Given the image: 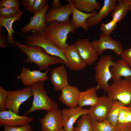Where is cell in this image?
I'll return each mask as SVG.
<instances>
[{
    "instance_id": "18",
    "label": "cell",
    "mask_w": 131,
    "mask_h": 131,
    "mask_svg": "<svg viewBox=\"0 0 131 131\" xmlns=\"http://www.w3.org/2000/svg\"><path fill=\"white\" fill-rule=\"evenodd\" d=\"M72 14V7L69 3L58 8H52L46 14L45 22L47 24L53 21L60 22H67L69 21V16Z\"/></svg>"
},
{
    "instance_id": "7",
    "label": "cell",
    "mask_w": 131,
    "mask_h": 131,
    "mask_svg": "<svg viewBox=\"0 0 131 131\" xmlns=\"http://www.w3.org/2000/svg\"><path fill=\"white\" fill-rule=\"evenodd\" d=\"M114 101L107 96L104 94L99 97L97 103L90 107L87 115L91 119L99 122L106 119Z\"/></svg>"
},
{
    "instance_id": "15",
    "label": "cell",
    "mask_w": 131,
    "mask_h": 131,
    "mask_svg": "<svg viewBox=\"0 0 131 131\" xmlns=\"http://www.w3.org/2000/svg\"><path fill=\"white\" fill-rule=\"evenodd\" d=\"M61 111L63 128L66 131H73L74 124L77 119L83 115H88V109L79 106L62 109Z\"/></svg>"
},
{
    "instance_id": "6",
    "label": "cell",
    "mask_w": 131,
    "mask_h": 131,
    "mask_svg": "<svg viewBox=\"0 0 131 131\" xmlns=\"http://www.w3.org/2000/svg\"><path fill=\"white\" fill-rule=\"evenodd\" d=\"M106 92L107 96L114 101L117 100L128 105L131 100V77L113 82Z\"/></svg>"
},
{
    "instance_id": "40",
    "label": "cell",
    "mask_w": 131,
    "mask_h": 131,
    "mask_svg": "<svg viewBox=\"0 0 131 131\" xmlns=\"http://www.w3.org/2000/svg\"><path fill=\"white\" fill-rule=\"evenodd\" d=\"M6 38L5 35L2 33H0V46L2 48L8 47L11 46H12L6 41Z\"/></svg>"
},
{
    "instance_id": "34",
    "label": "cell",
    "mask_w": 131,
    "mask_h": 131,
    "mask_svg": "<svg viewBox=\"0 0 131 131\" xmlns=\"http://www.w3.org/2000/svg\"><path fill=\"white\" fill-rule=\"evenodd\" d=\"M48 1L47 0H35L32 13L34 14L41 11L48 4Z\"/></svg>"
},
{
    "instance_id": "38",
    "label": "cell",
    "mask_w": 131,
    "mask_h": 131,
    "mask_svg": "<svg viewBox=\"0 0 131 131\" xmlns=\"http://www.w3.org/2000/svg\"><path fill=\"white\" fill-rule=\"evenodd\" d=\"M35 0H21V3L27 11L32 12V10Z\"/></svg>"
},
{
    "instance_id": "9",
    "label": "cell",
    "mask_w": 131,
    "mask_h": 131,
    "mask_svg": "<svg viewBox=\"0 0 131 131\" xmlns=\"http://www.w3.org/2000/svg\"><path fill=\"white\" fill-rule=\"evenodd\" d=\"M33 96L31 86L18 90H10L8 91L6 109H10L18 114L20 105Z\"/></svg>"
},
{
    "instance_id": "4",
    "label": "cell",
    "mask_w": 131,
    "mask_h": 131,
    "mask_svg": "<svg viewBox=\"0 0 131 131\" xmlns=\"http://www.w3.org/2000/svg\"><path fill=\"white\" fill-rule=\"evenodd\" d=\"M25 45L36 46L43 48L48 54L60 58L65 61V66L67 64L65 54V50L57 47L54 43L46 37L43 32L33 31L32 34L25 37Z\"/></svg>"
},
{
    "instance_id": "42",
    "label": "cell",
    "mask_w": 131,
    "mask_h": 131,
    "mask_svg": "<svg viewBox=\"0 0 131 131\" xmlns=\"http://www.w3.org/2000/svg\"><path fill=\"white\" fill-rule=\"evenodd\" d=\"M51 6L52 8H58L62 6L61 3L59 0H53Z\"/></svg>"
},
{
    "instance_id": "11",
    "label": "cell",
    "mask_w": 131,
    "mask_h": 131,
    "mask_svg": "<svg viewBox=\"0 0 131 131\" xmlns=\"http://www.w3.org/2000/svg\"><path fill=\"white\" fill-rule=\"evenodd\" d=\"M74 44L87 65H91L98 60V53L88 39H78Z\"/></svg>"
},
{
    "instance_id": "35",
    "label": "cell",
    "mask_w": 131,
    "mask_h": 131,
    "mask_svg": "<svg viewBox=\"0 0 131 131\" xmlns=\"http://www.w3.org/2000/svg\"><path fill=\"white\" fill-rule=\"evenodd\" d=\"M20 4L18 0H1L0 1V8H19Z\"/></svg>"
},
{
    "instance_id": "44",
    "label": "cell",
    "mask_w": 131,
    "mask_h": 131,
    "mask_svg": "<svg viewBox=\"0 0 131 131\" xmlns=\"http://www.w3.org/2000/svg\"><path fill=\"white\" fill-rule=\"evenodd\" d=\"M128 10H131V5L129 7Z\"/></svg>"
},
{
    "instance_id": "37",
    "label": "cell",
    "mask_w": 131,
    "mask_h": 131,
    "mask_svg": "<svg viewBox=\"0 0 131 131\" xmlns=\"http://www.w3.org/2000/svg\"><path fill=\"white\" fill-rule=\"evenodd\" d=\"M127 107V106L124 105L121 108L118 116L117 125H120L125 123Z\"/></svg>"
},
{
    "instance_id": "2",
    "label": "cell",
    "mask_w": 131,
    "mask_h": 131,
    "mask_svg": "<svg viewBox=\"0 0 131 131\" xmlns=\"http://www.w3.org/2000/svg\"><path fill=\"white\" fill-rule=\"evenodd\" d=\"M76 30L70 21L60 22L53 21L49 23L43 33L58 48L65 50L68 45L66 42L68 34L74 33Z\"/></svg>"
},
{
    "instance_id": "13",
    "label": "cell",
    "mask_w": 131,
    "mask_h": 131,
    "mask_svg": "<svg viewBox=\"0 0 131 131\" xmlns=\"http://www.w3.org/2000/svg\"><path fill=\"white\" fill-rule=\"evenodd\" d=\"M49 7L47 4L41 11L34 14L30 18L29 23L21 29V32L24 33H26L32 30L38 32H44L47 26L45 22V18Z\"/></svg>"
},
{
    "instance_id": "24",
    "label": "cell",
    "mask_w": 131,
    "mask_h": 131,
    "mask_svg": "<svg viewBox=\"0 0 131 131\" xmlns=\"http://www.w3.org/2000/svg\"><path fill=\"white\" fill-rule=\"evenodd\" d=\"M24 13V12L22 11L15 16L7 18L0 17V32L2 31V26H3L6 28L8 33V35L6 38V40L7 42L12 45V46L15 44L16 41L13 37V33H15L12 27L13 24L15 21H19Z\"/></svg>"
},
{
    "instance_id": "3",
    "label": "cell",
    "mask_w": 131,
    "mask_h": 131,
    "mask_svg": "<svg viewBox=\"0 0 131 131\" xmlns=\"http://www.w3.org/2000/svg\"><path fill=\"white\" fill-rule=\"evenodd\" d=\"M31 86L33 96L32 106L23 115L26 116L37 110H44L48 111L58 108V104L47 95L43 82H37Z\"/></svg>"
},
{
    "instance_id": "16",
    "label": "cell",
    "mask_w": 131,
    "mask_h": 131,
    "mask_svg": "<svg viewBox=\"0 0 131 131\" xmlns=\"http://www.w3.org/2000/svg\"><path fill=\"white\" fill-rule=\"evenodd\" d=\"M65 54L67 62L66 66L71 70L77 71L81 70L84 68L87 65L74 44H68L65 50Z\"/></svg>"
},
{
    "instance_id": "21",
    "label": "cell",
    "mask_w": 131,
    "mask_h": 131,
    "mask_svg": "<svg viewBox=\"0 0 131 131\" xmlns=\"http://www.w3.org/2000/svg\"><path fill=\"white\" fill-rule=\"evenodd\" d=\"M71 6L72 17L70 21L76 29L81 27L86 31L88 29L89 27L86 20L90 17L95 15L97 13L95 11L90 13H84L77 9L73 6L70 0H67Z\"/></svg>"
},
{
    "instance_id": "45",
    "label": "cell",
    "mask_w": 131,
    "mask_h": 131,
    "mask_svg": "<svg viewBox=\"0 0 131 131\" xmlns=\"http://www.w3.org/2000/svg\"><path fill=\"white\" fill-rule=\"evenodd\" d=\"M129 106H130V107H131V100L130 101V102L129 104V105H128Z\"/></svg>"
},
{
    "instance_id": "28",
    "label": "cell",
    "mask_w": 131,
    "mask_h": 131,
    "mask_svg": "<svg viewBox=\"0 0 131 131\" xmlns=\"http://www.w3.org/2000/svg\"><path fill=\"white\" fill-rule=\"evenodd\" d=\"M76 124L73 131H94L90 119L87 115L81 116L77 121Z\"/></svg>"
},
{
    "instance_id": "30",
    "label": "cell",
    "mask_w": 131,
    "mask_h": 131,
    "mask_svg": "<svg viewBox=\"0 0 131 131\" xmlns=\"http://www.w3.org/2000/svg\"><path fill=\"white\" fill-rule=\"evenodd\" d=\"M22 11L19 8H0V17L5 18L11 17Z\"/></svg>"
},
{
    "instance_id": "5",
    "label": "cell",
    "mask_w": 131,
    "mask_h": 131,
    "mask_svg": "<svg viewBox=\"0 0 131 131\" xmlns=\"http://www.w3.org/2000/svg\"><path fill=\"white\" fill-rule=\"evenodd\" d=\"M114 64L113 57L110 55L102 56L97 62L95 67V78L97 90L101 89L106 91L109 88L108 82L112 78L110 67Z\"/></svg>"
},
{
    "instance_id": "17",
    "label": "cell",
    "mask_w": 131,
    "mask_h": 131,
    "mask_svg": "<svg viewBox=\"0 0 131 131\" xmlns=\"http://www.w3.org/2000/svg\"><path fill=\"white\" fill-rule=\"evenodd\" d=\"M50 79L55 90H61L69 85L68 73L66 68L63 65L56 67L51 70Z\"/></svg>"
},
{
    "instance_id": "23",
    "label": "cell",
    "mask_w": 131,
    "mask_h": 131,
    "mask_svg": "<svg viewBox=\"0 0 131 131\" xmlns=\"http://www.w3.org/2000/svg\"><path fill=\"white\" fill-rule=\"evenodd\" d=\"M97 89L93 87L80 91L78 100V106L82 107L89 106H92L97 102L99 97L97 94Z\"/></svg>"
},
{
    "instance_id": "1",
    "label": "cell",
    "mask_w": 131,
    "mask_h": 131,
    "mask_svg": "<svg viewBox=\"0 0 131 131\" xmlns=\"http://www.w3.org/2000/svg\"><path fill=\"white\" fill-rule=\"evenodd\" d=\"M13 46L17 47L21 52L25 54L27 58L24 61L26 63H33L40 71L47 70L50 66L57 64H65L64 61L58 57L49 56L41 47L36 46H29L21 44L16 41Z\"/></svg>"
},
{
    "instance_id": "14",
    "label": "cell",
    "mask_w": 131,
    "mask_h": 131,
    "mask_svg": "<svg viewBox=\"0 0 131 131\" xmlns=\"http://www.w3.org/2000/svg\"><path fill=\"white\" fill-rule=\"evenodd\" d=\"M51 69L49 68L43 72L39 70L31 71L29 68L23 67L17 78L21 81L23 85L31 86L37 82L48 80L49 77L47 75Z\"/></svg>"
},
{
    "instance_id": "20",
    "label": "cell",
    "mask_w": 131,
    "mask_h": 131,
    "mask_svg": "<svg viewBox=\"0 0 131 131\" xmlns=\"http://www.w3.org/2000/svg\"><path fill=\"white\" fill-rule=\"evenodd\" d=\"M116 0H104L103 5L99 12L95 15L88 18L86 22L89 27H91L100 23L102 19L114 10L117 5Z\"/></svg>"
},
{
    "instance_id": "32",
    "label": "cell",
    "mask_w": 131,
    "mask_h": 131,
    "mask_svg": "<svg viewBox=\"0 0 131 131\" xmlns=\"http://www.w3.org/2000/svg\"><path fill=\"white\" fill-rule=\"evenodd\" d=\"M8 94V91H7L0 86V110H5L6 102Z\"/></svg>"
},
{
    "instance_id": "8",
    "label": "cell",
    "mask_w": 131,
    "mask_h": 131,
    "mask_svg": "<svg viewBox=\"0 0 131 131\" xmlns=\"http://www.w3.org/2000/svg\"><path fill=\"white\" fill-rule=\"evenodd\" d=\"M91 43L98 56L101 55L105 50H110L114 51L116 56H120L124 50L120 41L102 33L100 34L98 40H94Z\"/></svg>"
},
{
    "instance_id": "27",
    "label": "cell",
    "mask_w": 131,
    "mask_h": 131,
    "mask_svg": "<svg viewBox=\"0 0 131 131\" xmlns=\"http://www.w3.org/2000/svg\"><path fill=\"white\" fill-rule=\"evenodd\" d=\"M124 105L118 101H114L107 118L109 123L113 126L115 127L117 125L120 109Z\"/></svg>"
},
{
    "instance_id": "22",
    "label": "cell",
    "mask_w": 131,
    "mask_h": 131,
    "mask_svg": "<svg viewBox=\"0 0 131 131\" xmlns=\"http://www.w3.org/2000/svg\"><path fill=\"white\" fill-rule=\"evenodd\" d=\"M113 82L116 81L121 77H131V69L122 59L114 61V64L110 67Z\"/></svg>"
},
{
    "instance_id": "26",
    "label": "cell",
    "mask_w": 131,
    "mask_h": 131,
    "mask_svg": "<svg viewBox=\"0 0 131 131\" xmlns=\"http://www.w3.org/2000/svg\"><path fill=\"white\" fill-rule=\"evenodd\" d=\"M118 2L114 10L110 14L112 20L116 23L120 22L126 16L129 6L131 5V0H116Z\"/></svg>"
},
{
    "instance_id": "10",
    "label": "cell",
    "mask_w": 131,
    "mask_h": 131,
    "mask_svg": "<svg viewBox=\"0 0 131 131\" xmlns=\"http://www.w3.org/2000/svg\"><path fill=\"white\" fill-rule=\"evenodd\" d=\"M39 120L42 131H58L63 127L61 111L58 108L47 111Z\"/></svg>"
},
{
    "instance_id": "25",
    "label": "cell",
    "mask_w": 131,
    "mask_h": 131,
    "mask_svg": "<svg viewBox=\"0 0 131 131\" xmlns=\"http://www.w3.org/2000/svg\"><path fill=\"white\" fill-rule=\"evenodd\" d=\"M70 0L74 8L84 12L91 13L100 8V4L96 0Z\"/></svg>"
},
{
    "instance_id": "33",
    "label": "cell",
    "mask_w": 131,
    "mask_h": 131,
    "mask_svg": "<svg viewBox=\"0 0 131 131\" xmlns=\"http://www.w3.org/2000/svg\"><path fill=\"white\" fill-rule=\"evenodd\" d=\"M3 131H33L32 126L29 124L18 126H4Z\"/></svg>"
},
{
    "instance_id": "41",
    "label": "cell",
    "mask_w": 131,
    "mask_h": 131,
    "mask_svg": "<svg viewBox=\"0 0 131 131\" xmlns=\"http://www.w3.org/2000/svg\"><path fill=\"white\" fill-rule=\"evenodd\" d=\"M131 123V107L127 106L126 114L125 123Z\"/></svg>"
},
{
    "instance_id": "39",
    "label": "cell",
    "mask_w": 131,
    "mask_h": 131,
    "mask_svg": "<svg viewBox=\"0 0 131 131\" xmlns=\"http://www.w3.org/2000/svg\"><path fill=\"white\" fill-rule=\"evenodd\" d=\"M114 131H131V123L117 125Z\"/></svg>"
},
{
    "instance_id": "29",
    "label": "cell",
    "mask_w": 131,
    "mask_h": 131,
    "mask_svg": "<svg viewBox=\"0 0 131 131\" xmlns=\"http://www.w3.org/2000/svg\"><path fill=\"white\" fill-rule=\"evenodd\" d=\"M90 119L94 131H114L115 129V127L111 125L107 119L101 122Z\"/></svg>"
},
{
    "instance_id": "19",
    "label": "cell",
    "mask_w": 131,
    "mask_h": 131,
    "mask_svg": "<svg viewBox=\"0 0 131 131\" xmlns=\"http://www.w3.org/2000/svg\"><path fill=\"white\" fill-rule=\"evenodd\" d=\"M61 91L59 99L62 103L70 108L78 106V98L81 91L77 87L69 85Z\"/></svg>"
},
{
    "instance_id": "12",
    "label": "cell",
    "mask_w": 131,
    "mask_h": 131,
    "mask_svg": "<svg viewBox=\"0 0 131 131\" xmlns=\"http://www.w3.org/2000/svg\"><path fill=\"white\" fill-rule=\"evenodd\" d=\"M33 120L32 117L20 116L10 109L0 111V126H20L29 124Z\"/></svg>"
},
{
    "instance_id": "31",
    "label": "cell",
    "mask_w": 131,
    "mask_h": 131,
    "mask_svg": "<svg viewBox=\"0 0 131 131\" xmlns=\"http://www.w3.org/2000/svg\"><path fill=\"white\" fill-rule=\"evenodd\" d=\"M117 23L112 20L106 23H102L100 26V29L102 33L110 35L116 29Z\"/></svg>"
},
{
    "instance_id": "43",
    "label": "cell",
    "mask_w": 131,
    "mask_h": 131,
    "mask_svg": "<svg viewBox=\"0 0 131 131\" xmlns=\"http://www.w3.org/2000/svg\"><path fill=\"white\" fill-rule=\"evenodd\" d=\"M58 131H66L64 129H62Z\"/></svg>"
},
{
    "instance_id": "36",
    "label": "cell",
    "mask_w": 131,
    "mask_h": 131,
    "mask_svg": "<svg viewBox=\"0 0 131 131\" xmlns=\"http://www.w3.org/2000/svg\"><path fill=\"white\" fill-rule=\"evenodd\" d=\"M120 56L121 59L131 67V47L129 49L123 50Z\"/></svg>"
}]
</instances>
